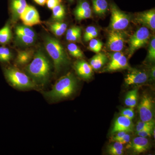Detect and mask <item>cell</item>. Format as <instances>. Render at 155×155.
Returning <instances> with one entry per match:
<instances>
[{
    "label": "cell",
    "instance_id": "1",
    "mask_svg": "<svg viewBox=\"0 0 155 155\" xmlns=\"http://www.w3.org/2000/svg\"><path fill=\"white\" fill-rule=\"evenodd\" d=\"M25 70L36 86H43L49 79L51 64L44 53L38 50L35 53L32 61L27 65Z\"/></svg>",
    "mask_w": 155,
    "mask_h": 155
},
{
    "label": "cell",
    "instance_id": "2",
    "mask_svg": "<svg viewBox=\"0 0 155 155\" xmlns=\"http://www.w3.org/2000/svg\"><path fill=\"white\" fill-rule=\"evenodd\" d=\"M77 87L76 78L71 72L61 78L49 91L44 95L50 101H57L68 97L74 93Z\"/></svg>",
    "mask_w": 155,
    "mask_h": 155
},
{
    "label": "cell",
    "instance_id": "3",
    "mask_svg": "<svg viewBox=\"0 0 155 155\" xmlns=\"http://www.w3.org/2000/svg\"><path fill=\"white\" fill-rule=\"evenodd\" d=\"M44 42L45 49L52 59L56 72H59L69 64L68 55L60 41L57 39L47 35Z\"/></svg>",
    "mask_w": 155,
    "mask_h": 155
},
{
    "label": "cell",
    "instance_id": "4",
    "mask_svg": "<svg viewBox=\"0 0 155 155\" xmlns=\"http://www.w3.org/2000/svg\"><path fill=\"white\" fill-rule=\"evenodd\" d=\"M6 79L11 85L20 90L36 88L37 86L27 74L14 67H9L4 70Z\"/></svg>",
    "mask_w": 155,
    "mask_h": 155
},
{
    "label": "cell",
    "instance_id": "5",
    "mask_svg": "<svg viewBox=\"0 0 155 155\" xmlns=\"http://www.w3.org/2000/svg\"><path fill=\"white\" fill-rule=\"evenodd\" d=\"M150 33L148 28L142 27L131 35L129 40L128 54L129 58L140 48L144 46L149 40Z\"/></svg>",
    "mask_w": 155,
    "mask_h": 155
},
{
    "label": "cell",
    "instance_id": "6",
    "mask_svg": "<svg viewBox=\"0 0 155 155\" xmlns=\"http://www.w3.org/2000/svg\"><path fill=\"white\" fill-rule=\"evenodd\" d=\"M111 28L112 30L122 31L125 29L130 22V17L120 11L116 5L111 6Z\"/></svg>",
    "mask_w": 155,
    "mask_h": 155
},
{
    "label": "cell",
    "instance_id": "7",
    "mask_svg": "<svg viewBox=\"0 0 155 155\" xmlns=\"http://www.w3.org/2000/svg\"><path fill=\"white\" fill-rule=\"evenodd\" d=\"M140 120L143 122L152 120L154 115V102L151 97L144 95L142 98L138 106Z\"/></svg>",
    "mask_w": 155,
    "mask_h": 155
},
{
    "label": "cell",
    "instance_id": "8",
    "mask_svg": "<svg viewBox=\"0 0 155 155\" xmlns=\"http://www.w3.org/2000/svg\"><path fill=\"white\" fill-rule=\"evenodd\" d=\"M125 41V34L121 30H112L109 32L107 46L110 51L120 52L123 50Z\"/></svg>",
    "mask_w": 155,
    "mask_h": 155
},
{
    "label": "cell",
    "instance_id": "9",
    "mask_svg": "<svg viewBox=\"0 0 155 155\" xmlns=\"http://www.w3.org/2000/svg\"><path fill=\"white\" fill-rule=\"evenodd\" d=\"M19 19L24 25L29 27L38 25L41 22L38 11L34 7L28 5L20 15Z\"/></svg>",
    "mask_w": 155,
    "mask_h": 155
},
{
    "label": "cell",
    "instance_id": "10",
    "mask_svg": "<svg viewBox=\"0 0 155 155\" xmlns=\"http://www.w3.org/2000/svg\"><path fill=\"white\" fill-rule=\"evenodd\" d=\"M126 148L131 149L137 153L145 152L149 149L150 142L147 137L139 136L128 143Z\"/></svg>",
    "mask_w": 155,
    "mask_h": 155
},
{
    "label": "cell",
    "instance_id": "11",
    "mask_svg": "<svg viewBox=\"0 0 155 155\" xmlns=\"http://www.w3.org/2000/svg\"><path fill=\"white\" fill-rule=\"evenodd\" d=\"M137 21L152 30L155 29V11L154 9L139 13L137 17Z\"/></svg>",
    "mask_w": 155,
    "mask_h": 155
},
{
    "label": "cell",
    "instance_id": "12",
    "mask_svg": "<svg viewBox=\"0 0 155 155\" xmlns=\"http://www.w3.org/2000/svg\"><path fill=\"white\" fill-rule=\"evenodd\" d=\"M148 76L146 72L139 70H133L129 72L125 78V84L127 85L141 84L147 81Z\"/></svg>",
    "mask_w": 155,
    "mask_h": 155
},
{
    "label": "cell",
    "instance_id": "13",
    "mask_svg": "<svg viewBox=\"0 0 155 155\" xmlns=\"http://www.w3.org/2000/svg\"><path fill=\"white\" fill-rule=\"evenodd\" d=\"M13 22H17L28 5L26 0H9Z\"/></svg>",
    "mask_w": 155,
    "mask_h": 155
},
{
    "label": "cell",
    "instance_id": "14",
    "mask_svg": "<svg viewBox=\"0 0 155 155\" xmlns=\"http://www.w3.org/2000/svg\"><path fill=\"white\" fill-rule=\"evenodd\" d=\"M133 122L131 120L125 116H119L114 122L111 133L114 134L122 131L130 132L133 130Z\"/></svg>",
    "mask_w": 155,
    "mask_h": 155
},
{
    "label": "cell",
    "instance_id": "15",
    "mask_svg": "<svg viewBox=\"0 0 155 155\" xmlns=\"http://www.w3.org/2000/svg\"><path fill=\"white\" fill-rule=\"evenodd\" d=\"M74 68L77 75L83 79H89L92 75V67L90 64L83 60L76 61Z\"/></svg>",
    "mask_w": 155,
    "mask_h": 155
},
{
    "label": "cell",
    "instance_id": "16",
    "mask_svg": "<svg viewBox=\"0 0 155 155\" xmlns=\"http://www.w3.org/2000/svg\"><path fill=\"white\" fill-rule=\"evenodd\" d=\"M33 50L31 49L18 51L16 63L19 66H24L28 64L32 60L34 55Z\"/></svg>",
    "mask_w": 155,
    "mask_h": 155
},
{
    "label": "cell",
    "instance_id": "17",
    "mask_svg": "<svg viewBox=\"0 0 155 155\" xmlns=\"http://www.w3.org/2000/svg\"><path fill=\"white\" fill-rule=\"evenodd\" d=\"M107 58L105 54L102 52L97 53L96 55L91 58L90 65L94 70H98L107 63Z\"/></svg>",
    "mask_w": 155,
    "mask_h": 155
},
{
    "label": "cell",
    "instance_id": "18",
    "mask_svg": "<svg viewBox=\"0 0 155 155\" xmlns=\"http://www.w3.org/2000/svg\"><path fill=\"white\" fill-rule=\"evenodd\" d=\"M81 35V28L79 26H73L67 30L66 33V39L68 41L71 42L79 41Z\"/></svg>",
    "mask_w": 155,
    "mask_h": 155
},
{
    "label": "cell",
    "instance_id": "19",
    "mask_svg": "<svg viewBox=\"0 0 155 155\" xmlns=\"http://www.w3.org/2000/svg\"><path fill=\"white\" fill-rule=\"evenodd\" d=\"M94 11L97 15L101 16L106 13L108 9L107 0H91Z\"/></svg>",
    "mask_w": 155,
    "mask_h": 155
},
{
    "label": "cell",
    "instance_id": "20",
    "mask_svg": "<svg viewBox=\"0 0 155 155\" xmlns=\"http://www.w3.org/2000/svg\"><path fill=\"white\" fill-rule=\"evenodd\" d=\"M67 25L65 22L56 21L50 25V29L52 32L57 36H61L67 30Z\"/></svg>",
    "mask_w": 155,
    "mask_h": 155
},
{
    "label": "cell",
    "instance_id": "21",
    "mask_svg": "<svg viewBox=\"0 0 155 155\" xmlns=\"http://www.w3.org/2000/svg\"><path fill=\"white\" fill-rule=\"evenodd\" d=\"M12 38V31L8 23L0 29V44L5 45L10 42Z\"/></svg>",
    "mask_w": 155,
    "mask_h": 155
},
{
    "label": "cell",
    "instance_id": "22",
    "mask_svg": "<svg viewBox=\"0 0 155 155\" xmlns=\"http://www.w3.org/2000/svg\"><path fill=\"white\" fill-rule=\"evenodd\" d=\"M127 67L128 63L127 58L123 54L121 56V58L112 66L107 67V70L108 71H116L119 69H125Z\"/></svg>",
    "mask_w": 155,
    "mask_h": 155
},
{
    "label": "cell",
    "instance_id": "23",
    "mask_svg": "<svg viewBox=\"0 0 155 155\" xmlns=\"http://www.w3.org/2000/svg\"><path fill=\"white\" fill-rule=\"evenodd\" d=\"M137 89L130 91L125 97V104L127 107L134 108L137 104Z\"/></svg>",
    "mask_w": 155,
    "mask_h": 155
},
{
    "label": "cell",
    "instance_id": "24",
    "mask_svg": "<svg viewBox=\"0 0 155 155\" xmlns=\"http://www.w3.org/2000/svg\"><path fill=\"white\" fill-rule=\"evenodd\" d=\"M15 32L16 34L24 35L36 39L37 36L35 31L27 25H18L15 28Z\"/></svg>",
    "mask_w": 155,
    "mask_h": 155
},
{
    "label": "cell",
    "instance_id": "25",
    "mask_svg": "<svg viewBox=\"0 0 155 155\" xmlns=\"http://www.w3.org/2000/svg\"><path fill=\"white\" fill-rule=\"evenodd\" d=\"M53 19L56 21H61L65 16V9L64 6L61 4L52 9Z\"/></svg>",
    "mask_w": 155,
    "mask_h": 155
},
{
    "label": "cell",
    "instance_id": "26",
    "mask_svg": "<svg viewBox=\"0 0 155 155\" xmlns=\"http://www.w3.org/2000/svg\"><path fill=\"white\" fill-rule=\"evenodd\" d=\"M123 144L118 141H115L114 144L109 146L108 147V152L112 155H121L123 154Z\"/></svg>",
    "mask_w": 155,
    "mask_h": 155
},
{
    "label": "cell",
    "instance_id": "27",
    "mask_svg": "<svg viewBox=\"0 0 155 155\" xmlns=\"http://www.w3.org/2000/svg\"><path fill=\"white\" fill-rule=\"evenodd\" d=\"M69 52L71 55L76 58H83L84 54L82 51L75 43H71L67 46Z\"/></svg>",
    "mask_w": 155,
    "mask_h": 155
},
{
    "label": "cell",
    "instance_id": "28",
    "mask_svg": "<svg viewBox=\"0 0 155 155\" xmlns=\"http://www.w3.org/2000/svg\"><path fill=\"white\" fill-rule=\"evenodd\" d=\"M13 58V54L8 48L0 47V62H9Z\"/></svg>",
    "mask_w": 155,
    "mask_h": 155
},
{
    "label": "cell",
    "instance_id": "29",
    "mask_svg": "<svg viewBox=\"0 0 155 155\" xmlns=\"http://www.w3.org/2000/svg\"><path fill=\"white\" fill-rule=\"evenodd\" d=\"M91 9L89 3L87 0H79L74 11L75 16Z\"/></svg>",
    "mask_w": 155,
    "mask_h": 155
},
{
    "label": "cell",
    "instance_id": "30",
    "mask_svg": "<svg viewBox=\"0 0 155 155\" xmlns=\"http://www.w3.org/2000/svg\"><path fill=\"white\" fill-rule=\"evenodd\" d=\"M16 38L19 42L25 45H30L34 43L36 38L22 34H16Z\"/></svg>",
    "mask_w": 155,
    "mask_h": 155
},
{
    "label": "cell",
    "instance_id": "31",
    "mask_svg": "<svg viewBox=\"0 0 155 155\" xmlns=\"http://www.w3.org/2000/svg\"><path fill=\"white\" fill-rule=\"evenodd\" d=\"M103 44L101 41L99 40L93 38L90 41V49L96 53H98L101 51L102 48Z\"/></svg>",
    "mask_w": 155,
    "mask_h": 155
},
{
    "label": "cell",
    "instance_id": "32",
    "mask_svg": "<svg viewBox=\"0 0 155 155\" xmlns=\"http://www.w3.org/2000/svg\"><path fill=\"white\" fill-rule=\"evenodd\" d=\"M155 125L154 120L153 119L149 122H143V121H139L137 124L136 127V130L137 132L140 130H143L145 128L150 127H154Z\"/></svg>",
    "mask_w": 155,
    "mask_h": 155
},
{
    "label": "cell",
    "instance_id": "33",
    "mask_svg": "<svg viewBox=\"0 0 155 155\" xmlns=\"http://www.w3.org/2000/svg\"><path fill=\"white\" fill-rule=\"evenodd\" d=\"M148 59L149 61L153 62L155 60V39L154 36L150 42L148 50Z\"/></svg>",
    "mask_w": 155,
    "mask_h": 155
},
{
    "label": "cell",
    "instance_id": "34",
    "mask_svg": "<svg viewBox=\"0 0 155 155\" xmlns=\"http://www.w3.org/2000/svg\"><path fill=\"white\" fill-rule=\"evenodd\" d=\"M121 115L125 116L130 120H132L134 117V113L133 108L129 107L127 109H124L121 111Z\"/></svg>",
    "mask_w": 155,
    "mask_h": 155
},
{
    "label": "cell",
    "instance_id": "35",
    "mask_svg": "<svg viewBox=\"0 0 155 155\" xmlns=\"http://www.w3.org/2000/svg\"><path fill=\"white\" fill-rule=\"evenodd\" d=\"M154 127H150L145 128L143 130L137 132L138 136L142 137H150L152 134L153 128Z\"/></svg>",
    "mask_w": 155,
    "mask_h": 155
},
{
    "label": "cell",
    "instance_id": "36",
    "mask_svg": "<svg viewBox=\"0 0 155 155\" xmlns=\"http://www.w3.org/2000/svg\"><path fill=\"white\" fill-rule=\"evenodd\" d=\"M92 16V11L91 8L89 9L86 11L83 12V13H81V14H78V15L75 16V18L78 20H83L88 19L91 18Z\"/></svg>",
    "mask_w": 155,
    "mask_h": 155
},
{
    "label": "cell",
    "instance_id": "37",
    "mask_svg": "<svg viewBox=\"0 0 155 155\" xmlns=\"http://www.w3.org/2000/svg\"><path fill=\"white\" fill-rule=\"evenodd\" d=\"M62 2V0H47L46 4L49 9L52 10L56 6L61 4Z\"/></svg>",
    "mask_w": 155,
    "mask_h": 155
},
{
    "label": "cell",
    "instance_id": "38",
    "mask_svg": "<svg viewBox=\"0 0 155 155\" xmlns=\"http://www.w3.org/2000/svg\"><path fill=\"white\" fill-rule=\"evenodd\" d=\"M123 54L120 52V51L115 52V53H114L111 56L110 62L108 65V67L112 66L116 61H118Z\"/></svg>",
    "mask_w": 155,
    "mask_h": 155
},
{
    "label": "cell",
    "instance_id": "39",
    "mask_svg": "<svg viewBox=\"0 0 155 155\" xmlns=\"http://www.w3.org/2000/svg\"><path fill=\"white\" fill-rule=\"evenodd\" d=\"M115 133H116L115 135L111 138V140L112 141H118L120 139L122 138V137L124 136L126 134H127V132L126 131H118V132H116Z\"/></svg>",
    "mask_w": 155,
    "mask_h": 155
},
{
    "label": "cell",
    "instance_id": "40",
    "mask_svg": "<svg viewBox=\"0 0 155 155\" xmlns=\"http://www.w3.org/2000/svg\"><path fill=\"white\" fill-rule=\"evenodd\" d=\"M130 136L127 133L117 141L119 142H120V143H122V144H125V143H128L130 141Z\"/></svg>",
    "mask_w": 155,
    "mask_h": 155
},
{
    "label": "cell",
    "instance_id": "41",
    "mask_svg": "<svg viewBox=\"0 0 155 155\" xmlns=\"http://www.w3.org/2000/svg\"><path fill=\"white\" fill-rule=\"evenodd\" d=\"M98 34V30L94 31L92 32L86 38H85L84 39V40L86 42L90 41L91 40L96 38L97 37V36Z\"/></svg>",
    "mask_w": 155,
    "mask_h": 155
},
{
    "label": "cell",
    "instance_id": "42",
    "mask_svg": "<svg viewBox=\"0 0 155 155\" xmlns=\"http://www.w3.org/2000/svg\"><path fill=\"white\" fill-rule=\"evenodd\" d=\"M97 30V28H96L95 27H94V26H90L87 27L85 32H84V39L86 38L92 32Z\"/></svg>",
    "mask_w": 155,
    "mask_h": 155
},
{
    "label": "cell",
    "instance_id": "43",
    "mask_svg": "<svg viewBox=\"0 0 155 155\" xmlns=\"http://www.w3.org/2000/svg\"><path fill=\"white\" fill-rule=\"evenodd\" d=\"M33 1L38 5L43 6L45 5L47 0H33Z\"/></svg>",
    "mask_w": 155,
    "mask_h": 155
},
{
    "label": "cell",
    "instance_id": "44",
    "mask_svg": "<svg viewBox=\"0 0 155 155\" xmlns=\"http://www.w3.org/2000/svg\"><path fill=\"white\" fill-rule=\"evenodd\" d=\"M155 67H153L151 71V76L152 78L153 79H155Z\"/></svg>",
    "mask_w": 155,
    "mask_h": 155
},
{
    "label": "cell",
    "instance_id": "45",
    "mask_svg": "<svg viewBox=\"0 0 155 155\" xmlns=\"http://www.w3.org/2000/svg\"><path fill=\"white\" fill-rule=\"evenodd\" d=\"M68 1H69V2H74L75 0H68Z\"/></svg>",
    "mask_w": 155,
    "mask_h": 155
},
{
    "label": "cell",
    "instance_id": "46",
    "mask_svg": "<svg viewBox=\"0 0 155 155\" xmlns=\"http://www.w3.org/2000/svg\"><path fill=\"white\" fill-rule=\"evenodd\" d=\"M153 135L154 137L155 138V130H153Z\"/></svg>",
    "mask_w": 155,
    "mask_h": 155
}]
</instances>
